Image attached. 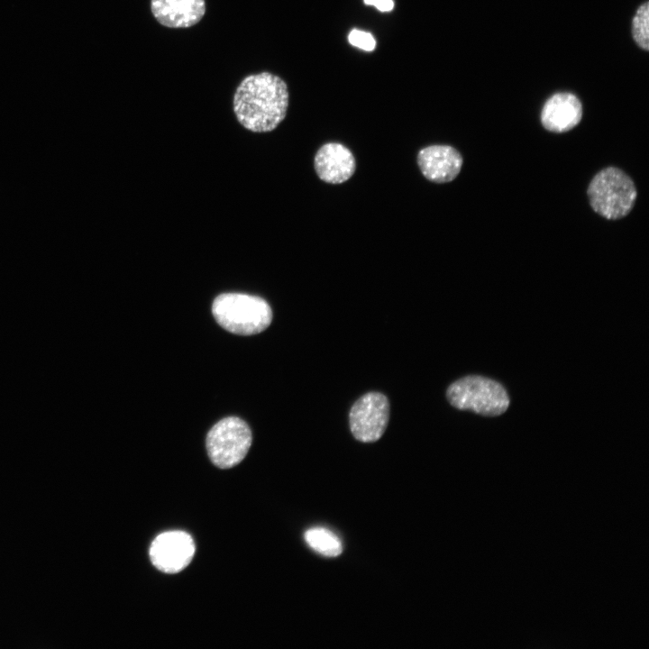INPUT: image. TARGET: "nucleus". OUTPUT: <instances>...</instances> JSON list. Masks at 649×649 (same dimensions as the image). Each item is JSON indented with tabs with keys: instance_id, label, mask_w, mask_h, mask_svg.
I'll use <instances>...</instances> for the list:
<instances>
[{
	"instance_id": "nucleus-1",
	"label": "nucleus",
	"mask_w": 649,
	"mask_h": 649,
	"mask_svg": "<svg viewBox=\"0 0 649 649\" xmlns=\"http://www.w3.org/2000/svg\"><path fill=\"white\" fill-rule=\"evenodd\" d=\"M288 99V86L281 78L267 71L251 74L234 91L233 113L245 129L267 133L285 119Z\"/></svg>"
},
{
	"instance_id": "nucleus-9",
	"label": "nucleus",
	"mask_w": 649,
	"mask_h": 649,
	"mask_svg": "<svg viewBox=\"0 0 649 649\" xmlns=\"http://www.w3.org/2000/svg\"><path fill=\"white\" fill-rule=\"evenodd\" d=\"M314 168L321 180L337 185L353 175L356 162L352 152L346 146L339 142H327L315 153Z\"/></svg>"
},
{
	"instance_id": "nucleus-7",
	"label": "nucleus",
	"mask_w": 649,
	"mask_h": 649,
	"mask_svg": "<svg viewBox=\"0 0 649 649\" xmlns=\"http://www.w3.org/2000/svg\"><path fill=\"white\" fill-rule=\"evenodd\" d=\"M195 553L192 537L182 531L159 535L150 548L152 564L165 573H177L185 569Z\"/></svg>"
},
{
	"instance_id": "nucleus-6",
	"label": "nucleus",
	"mask_w": 649,
	"mask_h": 649,
	"mask_svg": "<svg viewBox=\"0 0 649 649\" xmlns=\"http://www.w3.org/2000/svg\"><path fill=\"white\" fill-rule=\"evenodd\" d=\"M389 419V402L379 392H369L358 398L349 413L350 430L358 441L372 443L384 434Z\"/></svg>"
},
{
	"instance_id": "nucleus-14",
	"label": "nucleus",
	"mask_w": 649,
	"mask_h": 649,
	"mask_svg": "<svg viewBox=\"0 0 649 649\" xmlns=\"http://www.w3.org/2000/svg\"><path fill=\"white\" fill-rule=\"evenodd\" d=\"M349 42L366 51H371L376 47V41L373 36L367 32L360 30H352L348 36Z\"/></svg>"
},
{
	"instance_id": "nucleus-5",
	"label": "nucleus",
	"mask_w": 649,
	"mask_h": 649,
	"mask_svg": "<svg viewBox=\"0 0 649 649\" xmlns=\"http://www.w3.org/2000/svg\"><path fill=\"white\" fill-rule=\"evenodd\" d=\"M251 440V429L243 420L236 416L225 417L206 435L208 456L221 469L233 467L246 456Z\"/></svg>"
},
{
	"instance_id": "nucleus-11",
	"label": "nucleus",
	"mask_w": 649,
	"mask_h": 649,
	"mask_svg": "<svg viewBox=\"0 0 649 649\" xmlns=\"http://www.w3.org/2000/svg\"><path fill=\"white\" fill-rule=\"evenodd\" d=\"M582 105L571 93H556L544 105L541 112L543 126L553 133H564L574 128L581 120Z\"/></svg>"
},
{
	"instance_id": "nucleus-2",
	"label": "nucleus",
	"mask_w": 649,
	"mask_h": 649,
	"mask_svg": "<svg viewBox=\"0 0 649 649\" xmlns=\"http://www.w3.org/2000/svg\"><path fill=\"white\" fill-rule=\"evenodd\" d=\"M215 321L230 333L256 334L271 323L272 311L261 297L242 293H224L212 305Z\"/></svg>"
},
{
	"instance_id": "nucleus-12",
	"label": "nucleus",
	"mask_w": 649,
	"mask_h": 649,
	"mask_svg": "<svg viewBox=\"0 0 649 649\" xmlns=\"http://www.w3.org/2000/svg\"><path fill=\"white\" fill-rule=\"evenodd\" d=\"M307 544L318 553L335 557L343 552L340 539L330 530L324 527H314L305 533Z\"/></svg>"
},
{
	"instance_id": "nucleus-10",
	"label": "nucleus",
	"mask_w": 649,
	"mask_h": 649,
	"mask_svg": "<svg viewBox=\"0 0 649 649\" xmlns=\"http://www.w3.org/2000/svg\"><path fill=\"white\" fill-rule=\"evenodd\" d=\"M151 11L156 21L168 28H188L206 14L205 0H151Z\"/></svg>"
},
{
	"instance_id": "nucleus-8",
	"label": "nucleus",
	"mask_w": 649,
	"mask_h": 649,
	"mask_svg": "<svg viewBox=\"0 0 649 649\" xmlns=\"http://www.w3.org/2000/svg\"><path fill=\"white\" fill-rule=\"evenodd\" d=\"M461 153L449 145H430L421 149L417 154V164L425 178L434 183H447L453 180L462 166Z\"/></svg>"
},
{
	"instance_id": "nucleus-4",
	"label": "nucleus",
	"mask_w": 649,
	"mask_h": 649,
	"mask_svg": "<svg viewBox=\"0 0 649 649\" xmlns=\"http://www.w3.org/2000/svg\"><path fill=\"white\" fill-rule=\"evenodd\" d=\"M450 404L485 416H497L507 409L509 398L498 382L477 375L463 377L452 383L446 391Z\"/></svg>"
},
{
	"instance_id": "nucleus-15",
	"label": "nucleus",
	"mask_w": 649,
	"mask_h": 649,
	"mask_svg": "<svg viewBox=\"0 0 649 649\" xmlns=\"http://www.w3.org/2000/svg\"><path fill=\"white\" fill-rule=\"evenodd\" d=\"M364 3L368 5H374L381 12H389L394 7L392 0H364Z\"/></svg>"
},
{
	"instance_id": "nucleus-13",
	"label": "nucleus",
	"mask_w": 649,
	"mask_h": 649,
	"mask_svg": "<svg viewBox=\"0 0 649 649\" xmlns=\"http://www.w3.org/2000/svg\"><path fill=\"white\" fill-rule=\"evenodd\" d=\"M632 36L635 43L643 50H649V5L646 1L641 5L632 20Z\"/></svg>"
},
{
	"instance_id": "nucleus-3",
	"label": "nucleus",
	"mask_w": 649,
	"mask_h": 649,
	"mask_svg": "<svg viewBox=\"0 0 649 649\" xmlns=\"http://www.w3.org/2000/svg\"><path fill=\"white\" fill-rule=\"evenodd\" d=\"M592 209L599 215L616 220L632 210L636 189L633 180L621 169L608 167L599 171L588 187Z\"/></svg>"
}]
</instances>
